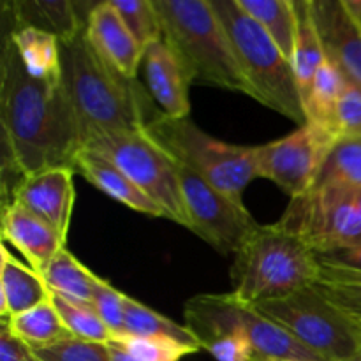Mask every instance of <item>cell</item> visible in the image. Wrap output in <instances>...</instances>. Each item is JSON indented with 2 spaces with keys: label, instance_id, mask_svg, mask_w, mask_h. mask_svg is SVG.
I'll return each instance as SVG.
<instances>
[{
  "label": "cell",
  "instance_id": "1",
  "mask_svg": "<svg viewBox=\"0 0 361 361\" xmlns=\"http://www.w3.org/2000/svg\"><path fill=\"white\" fill-rule=\"evenodd\" d=\"M0 137L4 189L46 169H74L85 147L63 81L32 78L9 35L0 53Z\"/></svg>",
  "mask_w": 361,
  "mask_h": 361
},
{
  "label": "cell",
  "instance_id": "2",
  "mask_svg": "<svg viewBox=\"0 0 361 361\" xmlns=\"http://www.w3.org/2000/svg\"><path fill=\"white\" fill-rule=\"evenodd\" d=\"M62 81L85 137L94 130H141L162 115L141 85L97 55L85 30L60 42Z\"/></svg>",
  "mask_w": 361,
  "mask_h": 361
},
{
  "label": "cell",
  "instance_id": "3",
  "mask_svg": "<svg viewBox=\"0 0 361 361\" xmlns=\"http://www.w3.org/2000/svg\"><path fill=\"white\" fill-rule=\"evenodd\" d=\"M319 277L316 250L279 221L259 226L235 254L231 293L257 305L314 286Z\"/></svg>",
  "mask_w": 361,
  "mask_h": 361
},
{
  "label": "cell",
  "instance_id": "4",
  "mask_svg": "<svg viewBox=\"0 0 361 361\" xmlns=\"http://www.w3.org/2000/svg\"><path fill=\"white\" fill-rule=\"evenodd\" d=\"M162 39L185 69L190 83L242 92L250 88L240 71L221 18L210 0H154Z\"/></svg>",
  "mask_w": 361,
  "mask_h": 361
},
{
  "label": "cell",
  "instance_id": "5",
  "mask_svg": "<svg viewBox=\"0 0 361 361\" xmlns=\"http://www.w3.org/2000/svg\"><path fill=\"white\" fill-rule=\"evenodd\" d=\"M221 18L236 62L250 88V97L298 126L307 123L293 66L270 35L236 0H210Z\"/></svg>",
  "mask_w": 361,
  "mask_h": 361
},
{
  "label": "cell",
  "instance_id": "6",
  "mask_svg": "<svg viewBox=\"0 0 361 361\" xmlns=\"http://www.w3.org/2000/svg\"><path fill=\"white\" fill-rule=\"evenodd\" d=\"M176 162L185 164L208 183L242 201L243 190L259 178L256 147L226 143L201 130L192 120L161 116L145 127Z\"/></svg>",
  "mask_w": 361,
  "mask_h": 361
},
{
  "label": "cell",
  "instance_id": "7",
  "mask_svg": "<svg viewBox=\"0 0 361 361\" xmlns=\"http://www.w3.org/2000/svg\"><path fill=\"white\" fill-rule=\"evenodd\" d=\"M256 307L321 361L361 356V321L335 305L316 286Z\"/></svg>",
  "mask_w": 361,
  "mask_h": 361
},
{
  "label": "cell",
  "instance_id": "8",
  "mask_svg": "<svg viewBox=\"0 0 361 361\" xmlns=\"http://www.w3.org/2000/svg\"><path fill=\"white\" fill-rule=\"evenodd\" d=\"M185 326L204 344L226 334H238L256 348L261 360L321 361L298 341L235 293L197 295L185 302Z\"/></svg>",
  "mask_w": 361,
  "mask_h": 361
},
{
  "label": "cell",
  "instance_id": "9",
  "mask_svg": "<svg viewBox=\"0 0 361 361\" xmlns=\"http://www.w3.org/2000/svg\"><path fill=\"white\" fill-rule=\"evenodd\" d=\"M85 147L122 169L164 212L166 219L189 229L178 162L147 130H94L85 137Z\"/></svg>",
  "mask_w": 361,
  "mask_h": 361
},
{
  "label": "cell",
  "instance_id": "10",
  "mask_svg": "<svg viewBox=\"0 0 361 361\" xmlns=\"http://www.w3.org/2000/svg\"><path fill=\"white\" fill-rule=\"evenodd\" d=\"M180 187L185 203L189 229L217 252L235 256L249 236L259 228L243 201L228 196L178 162Z\"/></svg>",
  "mask_w": 361,
  "mask_h": 361
},
{
  "label": "cell",
  "instance_id": "11",
  "mask_svg": "<svg viewBox=\"0 0 361 361\" xmlns=\"http://www.w3.org/2000/svg\"><path fill=\"white\" fill-rule=\"evenodd\" d=\"M281 222L298 233L316 254L361 245V215L353 190L310 189L291 200Z\"/></svg>",
  "mask_w": 361,
  "mask_h": 361
},
{
  "label": "cell",
  "instance_id": "12",
  "mask_svg": "<svg viewBox=\"0 0 361 361\" xmlns=\"http://www.w3.org/2000/svg\"><path fill=\"white\" fill-rule=\"evenodd\" d=\"M338 137L314 123H303L295 133L256 147L259 178H268L291 200L302 197L316 182L324 159Z\"/></svg>",
  "mask_w": 361,
  "mask_h": 361
},
{
  "label": "cell",
  "instance_id": "13",
  "mask_svg": "<svg viewBox=\"0 0 361 361\" xmlns=\"http://www.w3.org/2000/svg\"><path fill=\"white\" fill-rule=\"evenodd\" d=\"M328 62L361 88V0H307Z\"/></svg>",
  "mask_w": 361,
  "mask_h": 361
},
{
  "label": "cell",
  "instance_id": "14",
  "mask_svg": "<svg viewBox=\"0 0 361 361\" xmlns=\"http://www.w3.org/2000/svg\"><path fill=\"white\" fill-rule=\"evenodd\" d=\"M74 173L73 168H53L25 176L6 204L18 203L67 238L76 200Z\"/></svg>",
  "mask_w": 361,
  "mask_h": 361
},
{
  "label": "cell",
  "instance_id": "15",
  "mask_svg": "<svg viewBox=\"0 0 361 361\" xmlns=\"http://www.w3.org/2000/svg\"><path fill=\"white\" fill-rule=\"evenodd\" d=\"M85 35L104 62L127 80L136 81L143 66L145 49L137 44L111 2H97L85 25Z\"/></svg>",
  "mask_w": 361,
  "mask_h": 361
},
{
  "label": "cell",
  "instance_id": "16",
  "mask_svg": "<svg viewBox=\"0 0 361 361\" xmlns=\"http://www.w3.org/2000/svg\"><path fill=\"white\" fill-rule=\"evenodd\" d=\"M143 71L147 92L169 118H187L190 113L189 76L164 39L145 49Z\"/></svg>",
  "mask_w": 361,
  "mask_h": 361
},
{
  "label": "cell",
  "instance_id": "17",
  "mask_svg": "<svg viewBox=\"0 0 361 361\" xmlns=\"http://www.w3.org/2000/svg\"><path fill=\"white\" fill-rule=\"evenodd\" d=\"M2 238L23 254L28 267L39 275L44 274L53 257L66 249L67 243V238L55 228L18 203L2 207Z\"/></svg>",
  "mask_w": 361,
  "mask_h": 361
},
{
  "label": "cell",
  "instance_id": "18",
  "mask_svg": "<svg viewBox=\"0 0 361 361\" xmlns=\"http://www.w3.org/2000/svg\"><path fill=\"white\" fill-rule=\"evenodd\" d=\"M74 171L80 173L102 194L126 204L130 210L152 215V217H164V212L140 187L134 185L133 180L122 169L116 168L109 159H106L99 152L83 147L74 161Z\"/></svg>",
  "mask_w": 361,
  "mask_h": 361
},
{
  "label": "cell",
  "instance_id": "19",
  "mask_svg": "<svg viewBox=\"0 0 361 361\" xmlns=\"http://www.w3.org/2000/svg\"><path fill=\"white\" fill-rule=\"evenodd\" d=\"M81 4L69 0H9L4 11L13 18L14 28H35L62 41L76 37L85 30L87 18ZM13 28V30H14Z\"/></svg>",
  "mask_w": 361,
  "mask_h": 361
},
{
  "label": "cell",
  "instance_id": "20",
  "mask_svg": "<svg viewBox=\"0 0 361 361\" xmlns=\"http://www.w3.org/2000/svg\"><path fill=\"white\" fill-rule=\"evenodd\" d=\"M0 314L2 319L27 312L41 303L53 298L42 275L32 268L25 267L11 256L9 250L2 247V264H0Z\"/></svg>",
  "mask_w": 361,
  "mask_h": 361
},
{
  "label": "cell",
  "instance_id": "21",
  "mask_svg": "<svg viewBox=\"0 0 361 361\" xmlns=\"http://www.w3.org/2000/svg\"><path fill=\"white\" fill-rule=\"evenodd\" d=\"M238 6L270 35L291 62L300 28L298 6L293 0H236Z\"/></svg>",
  "mask_w": 361,
  "mask_h": 361
},
{
  "label": "cell",
  "instance_id": "22",
  "mask_svg": "<svg viewBox=\"0 0 361 361\" xmlns=\"http://www.w3.org/2000/svg\"><path fill=\"white\" fill-rule=\"evenodd\" d=\"M18 56L32 78L48 83L62 81L60 41L35 28H14L9 34Z\"/></svg>",
  "mask_w": 361,
  "mask_h": 361
},
{
  "label": "cell",
  "instance_id": "23",
  "mask_svg": "<svg viewBox=\"0 0 361 361\" xmlns=\"http://www.w3.org/2000/svg\"><path fill=\"white\" fill-rule=\"evenodd\" d=\"M123 310H126V331L123 335H134V337L148 338H166V341L178 342L187 348L196 349L197 353L203 351V345L197 341L196 335L185 326V324L175 323L169 317L162 316L157 310L150 309L145 303L137 302L133 296L123 298Z\"/></svg>",
  "mask_w": 361,
  "mask_h": 361
},
{
  "label": "cell",
  "instance_id": "24",
  "mask_svg": "<svg viewBox=\"0 0 361 361\" xmlns=\"http://www.w3.org/2000/svg\"><path fill=\"white\" fill-rule=\"evenodd\" d=\"M97 277L99 275H95L81 261H78L67 250V247L53 257L42 274V279L53 296H60L67 302L83 303V305H92Z\"/></svg>",
  "mask_w": 361,
  "mask_h": 361
},
{
  "label": "cell",
  "instance_id": "25",
  "mask_svg": "<svg viewBox=\"0 0 361 361\" xmlns=\"http://www.w3.org/2000/svg\"><path fill=\"white\" fill-rule=\"evenodd\" d=\"M4 323H7L9 330L34 351L73 338L53 303V298L20 316L6 319Z\"/></svg>",
  "mask_w": 361,
  "mask_h": 361
},
{
  "label": "cell",
  "instance_id": "26",
  "mask_svg": "<svg viewBox=\"0 0 361 361\" xmlns=\"http://www.w3.org/2000/svg\"><path fill=\"white\" fill-rule=\"evenodd\" d=\"M334 187V189L361 190V136L338 137L310 189Z\"/></svg>",
  "mask_w": 361,
  "mask_h": 361
},
{
  "label": "cell",
  "instance_id": "27",
  "mask_svg": "<svg viewBox=\"0 0 361 361\" xmlns=\"http://www.w3.org/2000/svg\"><path fill=\"white\" fill-rule=\"evenodd\" d=\"M296 6H298L300 13V28L291 66L303 102V99L309 95L317 71L326 62V56H324V49L323 44H321L319 34L316 30V25H314L312 16H310L309 2L302 0V2H296Z\"/></svg>",
  "mask_w": 361,
  "mask_h": 361
},
{
  "label": "cell",
  "instance_id": "28",
  "mask_svg": "<svg viewBox=\"0 0 361 361\" xmlns=\"http://www.w3.org/2000/svg\"><path fill=\"white\" fill-rule=\"evenodd\" d=\"M345 85H348L345 78L326 60L317 71L309 95L303 99L307 122L323 127V129L330 130L337 136L335 115H337V106Z\"/></svg>",
  "mask_w": 361,
  "mask_h": 361
},
{
  "label": "cell",
  "instance_id": "29",
  "mask_svg": "<svg viewBox=\"0 0 361 361\" xmlns=\"http://www.w3.org/2000/svg\"><path fill=\"white\" fill-rule=\"evenodd\" d=\"M127 30L143 49L162 39V23L154 0H109Z\"/></svg>",
  "mask_w": 361,
  "mask_h": 361
},
{
  "label": "cell",
  "instance_id": "30",
  "mask_svg": "<svg viewBox=\"0 0 361 361\" xmlns=\"http://www.w3.org/2000/svg\"><path fill=\"white\" fill-rule=\"evenodd\" d=\"M53 303H55L56 310H59L60 317H62L63 324H66L67 331L73 335V338L101 342V344H108L113 341V334L92 305L67 302L60 296H53Z\"/></svg>",
  "mask_w": 361,
  "mask_h": 361
},
{
  "label": "cell",
  "instance_id": "31",
  "mask_svg": "<svg viewBox=\"0 0 361 361\" xmlns=\"http://www.w3.org/2000/svg\"><path fill=\"white\" fill-rule=\"evenodd\" d=\"M314 286L335 305L361 321V277L321 268V277Z\"/></svg>",
  "mask_w": 361,
  "mask_h": 361
},
{
  "label": "cell",
  "instance_id": "32",
  "mask_svg": "<svg viewBox=\"0 0 361 361\" xmlns=\"http://www.w3.org/2000/svg\"><path fill=\"white\" fill-rule=\"evenodd\" d=\"M113 341L118 342L137 361H180L185 356L197 353L196 349L187 348V345L178 344V342L166 341V338L118 335Z\"/></svg>",
  "mask_w": 361,
  "mask_h": 361
},
{
  "label": "cell",
  "instance_id": "33",
  "mask_svg": "<svg viewBox=\"0 0 361 361\" xmlns=\"http://www.w3.org/2000/svg\"><path fill=\"white\" fill-rule=\"evenodd\" d=\"M123 298L126 295L118 289L113 288L108 281L97 277L94 286V296H92V307L101 316L106 326L113 334V338L123 335L126 331V310H123Z\"/></svg>",
  "mask_w": 361,
  "mask_h": 361
},
{
  "label": "cell",
  "instance_id": "34",
  "mask_svg": "<svg viewBox=\"0 0 361 361\" xmlns=\"http://www.w3.org/2000/svg\"><path fill=\"white\" fill-rule=\"evenodd\" d=\"M41 361H111L108 344L67 338L35 351Z\"/></svg>",
  "mask_w": 361,
  "mask_h": 361
},
{
  "label": "cell",
  "instance_id": "35",
  "mask_svg": "<svg viewBox=\"0 0 361 361\" xmlns=\"http://www.w3.org/2000/svg\"><path fill=\"white\" fill-rule=\"evenodd\" d=\"M335 133L338 137L361 136V88L345 85L335 115Z\"/></svg>",
  "mask_w": 361,
  "mask_h": 361
},
{
  "label": "cell",
  "instance_id": "36",
  "mask_svg": "<svg viewBox=\"0 0 361 361\" xmlns=\"http://www.w3.org/2000/svg\"><path fill=\"white\" fill-rule=\"evenodd\" d=\"M203 351L210 353L217 361H263L256 348L238 334H226L207 342Z\"/></svg>",
  "mask_w": 361,
  "mask_h": 361
},
{
  "label": "cell",
  "instance_id": "37",
  "mask_svg": "<svg viewBox=\"0 0 361 361\" xmlns=\"http://www.w3.org/2000/svg\"><path fill=\"white\" fill-rule=\"evenodd\" d=\"M317 257H319L321 268L361 277V245L330 250V252L317 254Z\"/></svg>",
  "mask_w": 361,
  "mask_h": 361
},
{
  "label": "cell",
  "instance_id": "38",
  "mask_svg": "<svg viewBox=\"0 0 361 361\" xmlns=\"http://www.w3.org/2000/svg\"><path fill=\"white\" fill-rule=\"evenodd\" d=\"M0 361H41L30 345L25 344L2 321L0 326Z\"/></svg>",
  "mask_w": 361,
  "mask_h": 361
},
{
  "label": "cell",
  "instance_id": "39",
  "mask_svg": "<svg viewBox=\"0 0 361 361\" xmlns=\"http://www.w3.org/2000/svg\"><path fill=\"white\" fill-rule=\"evenodd\" d=\"M108 349H109V358H111V361H137L134 360L133 356H130L129 353L118 344V342L115 341L108 342Z\"/></svg>",
  "mask_w": 361,
  "mask_h": 361
},
{
  "label": "cell",
  "instance_id": "40",
  "mask_svg": "<svg viewBox=\"0 0 361 361\" xmlns=\"http://www.w3.org/2000/svg\"><path fill=\"white\" fill-rule=\"evenodd\" d=\"M356 204H358V210H360V215H361V190H360V192H356Z\"/></svg>",
  "mask_w": 361,
  "mask_h": 361
},
{
  "label": "cell",
  "instance_id": "41",
  "mask_svg": "<svg viewBox=\"0 0 361 361\" xmlns=\"http://www.w3.org/2000/svg\"><path fill=\"white\" fill-rule=\"evenodd\" d=\"M268 361H298V360H268Z\"/></svg>",
  "mask_w": 361,
  "mask_h": 361
},
{
  "label": "cell",
  "instance_id": "42",
  "mask_svg": "<svg viewBox=\"0 0 361 361\" xmlns=\"http://www.w3.org/2000/svg\"><path fill=\"white\" fill-rule=\"evenodd\" d=\"M351 361H361V356H358V358H355V360H351Z\"/></svg>",
  "mask_w": 361,
  "mask_h": 361
}]
</instances>
